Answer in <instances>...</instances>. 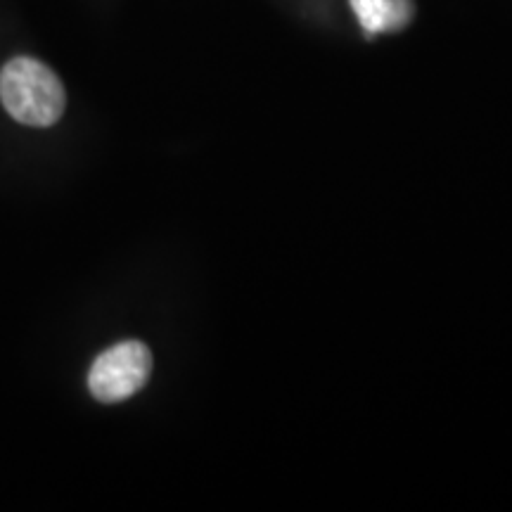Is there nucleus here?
Returning <instances> with one entry per match:
<instances>
[{
  "label": "nucleus",
  "mask_w": 512,
  "mask_h": 512,
  "mask_svg": "<svg viewBox=\"0 0 512 512\" xmlns=\"http://www.w3.org/2000/svg\"><path fill=\"white\" fill-rule=\"evenodd\" d=\"M0 102L19 124L46 128L60 121L67 93L48 64L34 57H15L0 69Z\"/></svg>",
  "instance_id": "obj_1"
},
{
  "label": "nucleus",
  "mask_w": 512,
  "mask_h": 512,
  "mask_svg": "<svg viewBox=\"0 0 512 512\" xmlns=\"http://www.w3.org/2000/svg\"><path fill=\"white\" fill-rule=\"evenodd\" d=\"M152 354L138 339L114 344L95 358L88 373V389L100 403H119L138 394L150 380Z\"/></svg>",
  "instance_id": "obj_2"
},
{
  "label": "nucleus",
  "mask_w": 512,
  "mask_h": 512,
  "mask_svg": "<svg viewBox=\"0 0 512 512\" xmlns=\"http://www.w3.org/2000/svg\"><path fill=\"white\" fill-rule=\"evenodd\" d=\"M351 8L368 36L406 29L415 15L413 0H351Z\"/></svg>",
  "instance_id": "obj_3"
}]
</instances>
